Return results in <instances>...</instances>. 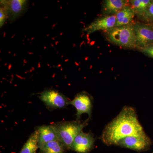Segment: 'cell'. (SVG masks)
Segmentation results:
<instances>
[{
    "label": "cell",
    "instance_id": "48",
    "mask_svg": "<svg viewBox=\"0 0 153 153\" xmlns=\"http://www.w3.org/2000/svg\"><path fill=\"white\" fill-rule=\"evenodd\" d=\"M8 53H9V54H11V52H10V51H9V52H8Z\"/></svg>",
    "mask_w": 153,
    "mask_h": 153
},
{
    "label": "cell",
    "instance_id": "36",
    "mask_svg": "<svg viewBox=\"0 0 153 153\" xmlns=\"http://www.w3.org/2000/svg\"><path fill=\"white\" fill-rule=\"evenodd\" d=\"M32 68V69H33V71H34V70H35V68H34V67H33H33H32V68Z\"/></svg>",
    "mask_w": 153,
    "mask_h": 153
},
{
    "label": "cell",
    "instance_id": "32",
    "mask_svg": "<svg viewBox=\"0 0 153 153\" xmlns=\"http://www.w3.org/2000/svg\"><path fill=\"white\" fill-rule=\"evenodd\" d=\"M35 39V38L34 37H33L32 38H31V41H33L34 40V39Z\"/></svg>",
    "mask_w": 153,
    "mask_h": 153
},
{
    "label": "cell",
    "instance_id": "19",
    "mask_svg": "<svg viewBox=\"0 0 153 153\" xmlns=\"http://www.w3.org/2000/svg\"><path fill=\"white\" fill-rule=\"evenodd\" d=\"M7 18H8L7 12L4 7H1L0 9V27H2Z\"/></svg>",
    "mask_w": 153,
    "mask_h": 153
},
{
    "label": "cell",
    "instance_id": "26",
    "mask_svg": "<svg viewBox=\"0 0 153 153\" xmlns=\"http://www.w3.org/2000/svg\"><path fill=\"white\" fill-rule=\"evenodd\" d=\"M6 33L5 32H4V36H3V37H4V38H5V37H6Z\"/></svg>",
    "mask_w": 153,
    "mask_h": 153
},
{
    "label": "cell",
    "instance_id": "29",
    "mask_svg": "<svg viewBox=\"0 0 153 153\" xmlns=\"http://www.w3.org/2000/svg\"><path fill=\"white\" fill-rule=\"evenodd\" d=\"M63 32H62V33H60V36H63Z\"/></svg>",
    "mask_w": 153,
    "mask_h": 153
},
{
    "label": "cell",
    "instance_id": "56",
    "mask_svg": "<svg viewBox=\"0 0 153 153\" xmlns=\"http://www.w3.org/2000/svg\"><path fill=\"white\" fill-rule=\"evenodd\" d=\"M23 42H24V41H25V39H24H24H23Z\"/></svg>",
    "mask_w": 153,
    "mask_h": 153
},
{
    "label": "cell",
    "instance_id": "25",
    "mask_svg": "<svg viewBox=\"0 0 153 153\" xmlns=\"http://www.w3.org/2000/svg\"><path fill=\"white\" fill-rule=\"evenodd\" d=\"M58 43H59V41H56V42H55V45H56V46H57V44H58Z\"/></svg>",
    "mask_w": 153,
    "mask_h": 153
},
{
    "label": "cell",
    "instance_id": "41",
    "mask_svg": "<svg viewBox=\"0 0 153 153\" xmlns=\"http://www.w3.org/2000/svg\"><path fill=\"white\" fill-rule=\"evenodd\" d=\"M47 47H46V46H45V47H44V49H47Z\"/></svg>",
    "mask_w": 153,
    "mask_h": 153
},
{
    "label": "cell",
    "instance_id": "51",
    "mask_svg": "<svg viewBox=\"0 0 153 153\" xmlns=\"http://www.w3.org/2000/svg\"><path fill=\"white\" fill-rule=\"evenodd\" d=\"M57 2L60 3V1H59V0H58V1H57Z\"/></svg>",
    "mask_w": 153,
    "mask_h": 153
},
{
    "label": "cell",
    "instance_id": "45",
    "mask_svg": "<svg viewBox=\"0 0 153 153\" xmlns=\"http://www.w3.org/2000/svg\"><path fill=\"white\" fill-rule=\"evenodd\" d=\"M33 7H34V6H35V4H34V2H33Z\"/></svg>",
    "mask_w": 153,
    "mask_h": 153
},
{
    "label": "cell",
    "instance_id": "61",
    "mask_svg": "<svg viewBox=\"0 0 153 153\" xmlns=\"http://www.w3.org/2000/svg\"><path fill=\"white\" fill-rule=\"evenodd\" d=\"M30 44H32V42H30Z\"/></svg>",
    "mask_w": 153,
    "mask_h": 153
},
{
    "label": "cell",
    "instance_id": "1",
    "mask_svg": "<svg viewBox=\"0 0 153 153\" xmlns=\"http://www.w3.org/2000/svg\"><path fill=\"white\" fill-rule=\"evenodd\" d=\"M144 133L135 110L131 107L125 106L105 127L101 139L107 146H117L120 140L126 137Z\"/></svg>",
    "mask_w": 153,
    "mask_h": 153
},
{
    "label": "cell",
    "instance_id": "14",
    "mask_svg": "<svg viewBox=\"0 0 153 153\" xmlns=\"http://www.w3.org/2000/svg\"><path fill=\"white\" fill-rule=\"evenodd\" d=\"M38 140H39V132L36 129L34 132L30 135L27 140V141L20 153H37L38 149Z\"/></svg>",
    "mask_w": 153,
    "mask_h": 153
},
{
    "label": "cell",
    "instance_id": "60",
    "mask_svg": "<svg viewBox=\"0 0 153 153\" xmlns=\"http://www.w3.org/2000/svg\"><path fill=\"white\" fill-rule=\"evenodd\" d=\"M53 67H55V65H53Z\"/></svg>",
    "mask_w": 153,
    "mask_h": 153
},
{
    "label": "cell",
    "instance_id": "20",
    "mask_svg": "<svg viewBox=\"0 0 153 153\" xmlns=\"http://www.w3.org/2000/svg\"><path fill=\"white\" fill-rule=\"evenodd\" d=\"M12 68V63H10V64H9L8 67V68L9 70H10L11 68Z\"/></svg>",
    "mask_w": 153,
    "mask_h": 153
},
{
    "label": "cell",
    "instance_id": "16",
    "mask_svg": "<svg viewBox=\"0 0 153 153\" xmlns=\"http://www.w3.org/2000/svg\"><path fill=\"white\" fill-rule=\"evenodd\" d=\"M129 1L135 13L140 18L144 14L152 0H131Z\"/></svg>",
    "mask_w": 153,
    "mask_h": 153
},
{
    "label": "cell",
    "instance_id": "24",
    "mask_svg": "<svg viewBox=\"0 0 153 153\" xmlns=\"http://www.w3.org/2000/svg\"><path fill=\"white\" fill-rule=\"evenodd\" d=\"M15 36H16V34H14V35L11 37V39H13V38H14V37H15Z\"/></svg>",
    "mask_w": 153,
    "mask_h": 153
},
{
    "label": "cell",
    "instance_id": "42",
    "mask_svg": "<svg viewBox=\"0 0 153 153\" xmlns=\"http://www.w3.org/2000/svg\"><path fill=\"white\" fill-rule=\"evenodd\" d=\"M60 8L61 10H62V9H63V8H62V7H61V6H60Z\"/></svg>",
    "mask_w": 153,
    "mask_h": 153
},
{
    "label": "cell",
    "instance_id": "13",
    "mask_svg": "<svg viewBox=\"0 0 153 153\" xmlns=\"http://www.w3.org/2000/svg\"><path fill=\"white\" fill-rule=\"evenodd\" d=\"M131 7L127 6L116 15V21L115 27L125 26L131 24L136 15Z\"/></svg>",
    "mask_w": 153,
    "mask_h": 153
},
{
    "label": "cell",
    "instance_id": "8",
    "mask_svg": "<svg viewBox=\"0 0 153 153\" xmlns=\"http://www.w3.org/2000/svg\"><path fill=\"white\" fill-rule=\"evenodd\" d=\"M95 139L91 132L80 133L74 139L71 150L78 153H88L93 148Z\"/></svg>",
    "mask_w": 153,
    "mask_h": 153
},
{
    "label": "cell",
    "instance_id": "9",
    "mask_svg": "<svg viewBox=\"0 0 153 153\" xmlns=\"http://www.w3.org/2000/svg\"><path fill=\"white\" fill-rule=\"evenodd\" d=\"M116 21V15L100 17L96 19L83 30L87 32L88 35L99 30L106 31L114 27Z\"/></svg>",
    "mask_w": 153,
    "mask_h": 153
},
{
    "label": "cell",
    "instance_id": "5",
    "mask_svg": "<svg viewBox=\"0 0 153 153\" xmlns=\"http://www.w3.org/2000/svg\"><path fill=\"white\" fill-rule=\"evenodd\" d=\"M39 98L50 109L64 108L70 103V101L65 95L57 91L51 89L41 92Z\"/></svg>",
    "mask_w": 153,
    "mask_h": 153
},
{
    "label": "cell",
    "instance_id": "49",
    "mask_svg": "<svg viewBox=\"0 0 153 153\" xmlns=\"http://www.w3.org/2000/svg\"><path fill=\"white\" fill-rule=\"evenodd\" d=\"M58 36H56V37H54L55 38H58Z\"/></svg>",
    "mask_w": 153,
    "mask_h": 153
},
{
    "label": "cell",
    "instance_id": "53",
    "mask_svg": "<svg viewBox=\"0 0 153 153\" xmlns=\"http://www.w3.org/2000/svg\"><path fill=\"white\" fill-rule=\"evenodd\" d=\"M55 74H54V75H53V76H52V77H54V76H55Z\"/></svg>",
    "mask_w": 153,
    "mask_h": 153
},
{
    "label": "cell",
    "instance_id": "22",
    "mask_svg": "<svg viewBox=\"0 0 153 153\" xmlns=\"http://www.w3.org/2000/svg\"><path fill=\"white\" fill-rule=\"evenodd\" d=\"M41 63H40V62H38V68H41Z\"/></svg>",
    "mask_w": 153,
    "mask_h": 153
},
{
    "label": "cell",
    "instance_id": "43",
    "mask_svg": "<svg viewBox=\"0 0 153 153\" xmlns=\"http://www.w3.org/2000/svg\"><path fill=\"white\" fill-rule=\"evenodd\" d=\"M47 66H49H49H50V65H49V63H47Z\"/></svg>",
    "mask_w": 153,
    "mask_h": 153
},
{
    "label": "cell",
    "instance_id": "54",
    "mask_svg": "<svg viewBox=\"0 0 153 153\" xmlns=\"http://www.w3.org/2000/svg\"><path fill=\"white\" fill-rule=\"evenodd\" d=\"M2 58H1V60H0V61H2Z\"/></svg>",
    "mask_w": 153,
    "mask_h": 153
},
{
    "label": "cell",
    "instance_id": "52",
    "mask_svg": "<svg viewBox=\"0 0 153 153\" xmlns=\"http://www.w3.org/2000/svg\"><path fill=\"white\" fill-rule=\"evenodd\" d=\"M49 68H52V66H49Z\"/></svg>",
    "mask_w": 153,
    "mask_h": 153
},
{
    "label": "cell",
    "instance_id": "3",
    "mask_svg": "<svg viewBox=\"0 0 153 153\" xmlns=\"http://www.w3.org/2000/svg\"><path fill=\"white\" fill-rule=\"evenodd\" d=\"M107 40L110 43L125 49L137 48L134 25L114 27L105 31Z\"/></svg>",
    "mask_w": 153,
    "mask_h": 153
},
{
    "label": "cell",
    "instance_id": "40",
    "mask_svg": "<svg viewBox=\"0 0 153 153\" xmlns=\"http://www.w3.org/2000/svg\"><path fill=\"white\" fill-rule=\"evenodd\" d=\"M60 69H61V71H63V68L62 67H60Z\"/></svg>",
    "mask_w": 153,
    "mask_h": 153
},
{
    "label": "cell",
    "instance_id": "47",
    "mask_svg": "<svg viewBox=\"0 0 153 153\" xmlns=\"http://www.w3.org/2000/svg\"><path fill=\"white\" fill-rule=\"evenodd\" d=\"M39 56H40V58H41H41H42V56H41V55H40Z\"/></svg>",
    "mask_w": 153,
    "mask_h": 153
},
{
    "label": "cell",
    "instance_id": "39",
    "mask_svg": "<svg viewBox=\"0 0 153 153\" xmlns=\"http://www.w3.org/2000/svg\"><path fill=\"white\" fill-rule=\"evenodd\" d=\"M7 65H8V63H5L4 64V66H7Z\"/></svg>",
    "mask_w": 153,
    "mask_h": 153
},
{
    "label": "cell",
    "instance_id": "57",
    "mask_svg": "<svg viewBox=\"0 0 153 153\" xmlns=\"http://www.w3.org/2000/svg\"><path fill=\"white\" fill-rule=\"evenodd\" d=\"M27 71H25V74H27Z\"/></svg>",
    "mask_w": 153,
    "mask_h": 153
},
{
    "label": "cell",
    "instance_id": "31",
    "mask_svg": "<svg viewBox=\"0 0 153 153\" xmlns=\"http://www.w3.org/2000/svg\"><path fill=\"white\" fill-rule=\"evenodd\" d=\"M44 19H48L49 18V17L48 16H45L44 17Z\"/></svg>",
    "mask_w": 153,
    "mask_h": 153
},
{
    "label": "cell",
    "instance_id": "34",
    "mask_svg": "<svg viewBox=\"0 0 153 153\" xmlns=\"http://www.w3.org/2000/svg\"><path fill=\"white\" fill-rule=\"evenodd\" d=\"M69 60H68V59H66V60H65V62H67V61H68Z\"/></svg>",
    "mask_w": 153,
    "mask_h": 153
},
{
    "label": "cell",
    "instance_id": "15",
    "mask_svg": "<svg viewBox=\"0 0 153 153\" xmlns=\"http://www.w3.org/2000/svg\"><path fill=\"white\" fill-rule=\"evenodd\" d=\"M39 153H64L66 147L59 140L47 143L39 148Z\"/></svg>",
    "mask_w": 153,
    "mask_h": 153
},
{
    "label": "cell",
    "instance_id": "59",
    "mask_svg": "<svg viewBox=\"0 0 153 153\" xmlns=\"http://www.w3.org/2000/svg\"><path fill=\"white\" fill-rule=\"evenodd\" d=\"M25 66V64H23V66Z\"/></svg>",
    "mask_w": 153,
    "mask_h": 153
},
{
    "label": "cell",
    "instance_id": "7",
    "mask_svg": "<svg viewBox=\"0 0 153 153\" xmlns=\"http://www.w3.org/2000/svg\"><path fill=\"white\" fill-rule=\"evenodd\" d=\"M69 104L73 105L76 110V120H79L83 114H87L89 118H91L92 100L87 93L82 92L76 94Z\"/></svg>",
    "mask_w": 153,
    "mask_h": 153
},
{
    "label": "cell",
    "instance_id": "38",
    "mask_svg": "<svg viewBox=\"0 0 153 153\" xmlns=\"http://www.w3.org/2000/svg\"><path fill=\"white\" fill-rule=\"evenodd\" d=\"M16 53H14L13 56L14 57H16Z\"/></svg>",
    "mask_w": 153,
    "mask_h": 153
},
{
    "label": "cell",
    "instance_id": "17",
    "mask_svg": "<svg viewBox=\"0 0 153 153\" xmlns=\"http://www.w3.org/2000/svg\"><path fill=\"white\" fill-rule=\"evenodd\" d=\"M140 18L147 24H153V0Z\"/></svg>",
    "mask_w": 153,
    "mask_h": 153
},
{
    "label": "cell",
    "instance_id": "12",
    "mask_svg": "<svg viewBox=\"0 0 153 153\" xmlns=\"http://www.w3.org/2000/svg\"><path fill=\"white\" fill-rule=\"evenodd\" d=\"M129 1L126 0H105L102 5V10L106 16L116 15L126 6Z\"/></svg>",
    "mask_w": 153,
    "mask_h": 153
},
{
    "label": "cell",
    "instance_id": "35",
    "mask_svg": "<svg viewBox=\"0 0 153 153\" xmlns=\"http://www.w3.org/2000/svg\"><path fill=\"white\" fill-rule=\"evenodd\" d=\"M26 61H27V60H26V59H24V60H23V62H24V63H25Z\"/></svg>",
    "mask_w": 153,
    "mask_h": 153
},
{
    "label": "cell",
    "instance_id": "46",
    "mask_svg": "<svg viewBox=\"0 0 153 153\" xmlns=\"http://www.w3.org/2000/svg\"><path fill=\"white\" fill-rule=\"evenodd\" d=\"M49 34H47V37H49Z\"/></svg>",
    "mask_w": 153,
    "mask_h": 153
},
{
    "label": "cell",
    "instance_id": "23",
    "mask_svg": "<svg viewBox=\"0 0 153 153\" xmlns=\"http://www.w3.org/2000/svg\"><path fill=\"white\" fill-rule=\"evenodd\" d=\"M28 54H29V55H33L34 54V53L32 52H28Z\"/></svg>",
    "mask_w": 153,
    "mask_h": 153
},
{
    "label": "cell",
    "instance_id": "50",
    "mask_svg": "<svg viewBox=\"0 0 153 153\" xmlns=\"http://www.w3.org/2000/svg\"><path fill=\"white\" fill-rule=\"evenodd\" d=\"M58 53H59V52H57V53H56V54H58Z\"/></svg>",
    "mask_w": 153,
    "mask_h": 153
},
{
    "label": "cell",
    "instance_id": "63",
    "mask_svg": "<svg viewBox=\"0 0 153 153\" xmlns=\"http://www.w3.org/2000/svg\"></svg>",
    "mask_w": 153,
    "mask_h": 153
},
{
    "label": "cell",
    "instance_id": "18",
    "mask_svg": "<svg viewBox=\"0 0 153 153\" xmlns=\"http://www.w3.org/2000/svg\"><path fill=\"white\" fill-rule=\"evenodd\" d=\"M138 49L145 55L153 58V44L143 48H138Z\"/></svg>",
    "mask_w": 153,
    "mask_h": 153
},
{
    "label": "cell",
    "instance_id": "28",
    "mask_svg": "<svg viewBox=\"0 0 153 153\" xmlns=\"http://www.w3.org/2000/svg\"><path fill=\"white\" fill-rule=\"evenodd\" d=\"M61 67V65L60 64H58V66H57V67Z\"/></svg>",
    "mask_w": 153,
    "mask_h": 153
},
{
    "label": "cell",
    "instance_id": "6",
    "mask_svg": "<svg viewBox=\"0 0 153 153\" xmlns=\"http://www.w3.org/2000/svg\"><path fill=\"white\" fill-rule=\"evenodd\" d=\"M137 48L153 44V24L137 23L134 25Z\"/></svg>",
    "mask_w": 153,
    "mask_h": 153
},
{
    "label": "cell",
    "instance_id": "11",
    "mask_svg": "<svg viewBox=\"0 0 153 153\" xmlns=\"http://www.w3.org/2000/svg\"><path fill=\"white\" fill-rule=\"evenodd\" d=\"M36 129L38 130L39 132L38 143L39 149L47 143L58 140L56 132L52 125L40 126Z\"/></svg>",
    "mask_w": 153,
    "mask_h": 153
},
{
    "label": "cell",
    "instance_id": "33",
    "mask_svg": "<svg viewBox=\"0 0 153 153\" xmlns=\"http://www.w3.org/2000/svg\"><path fill=\"white\" fill-rule=\"evenodd\" d=\"M51 39H52V40H53V41H55V38H51Z\"/></svg>",
    "mask_w": 153,
    "mask_h": 153
},
{
    "label": "cell",
    "instance_id": "37",
    "mask_svg": "<svg viewBox=\"0 0 153 153\" xmlns=\"http://www.w3.org/2000/svg\"><path fill=\"white\" fill-rule=\"evenodd\" d=\"M33 71V69H32V68H31V69H30V72H32V71Z\"/></svg>",
    "mask_w": 153,
    "mask_h": 153
},
{
    "label": "cell",
    "instance_id": "21",
    "mask_svg": "<svg viewBox=\"0 0 153 153\" xmlns=\"http://www.w3.org/2000/svg\"><path fill=\"white\" fill-rule=\"evenodd\" d=\"M56 25H57V24H56V23H55V24H53V25H52V30H53V29H54V27H55V26H56Z\"/></svg>",
    "mask_w": 153,
    "mask_h": 153
},
{
    "label": "cell",
    "instance_id": "55",
    "mask_svg": "<svg viewBox=\"0 0 153 153\" xmlns=\"http://www.w3.org/2000/svg\"><path fill=\"white\" fill-rule=\"evenodd\" d=\"M27 37V35H25V38H26V37Z\"/></svg>",
    "mask_w": 153,
    "mask_h": 153
},
{
    "label": "cell",
    "instance_id": "4",
    "mask_svg": "<svg viewBox=\"0 0 153 153\" xmlns=\"http://www.w3.org/2000/svg\"><path fill=\"white\" fill-rule=\"evenodd\" d=\"M152 144V141L145 132L137 135L126 137L120 140L117 146L142 152L148 150Z\"/></svg>",
    "mask_w": 153,
    "mask_h": 153
},
{
    "label": "cell",
    "instance_id": "2",
    "mask_svg": "<svg viewBox=\"0 0 153 153\" xmlns=\"http://www.w3.org/2000/svg\"><path fill=\"white\" fill-rule=\"evenodd\" d=\"M89 119L83 122L76 120L71 121H63L52 124V125L58 140L64 145L67 149L70 150L74 139L87 125Z\"/></svg>",
    "mask_w": 153,
    "mask_h": 153
},
{
    "label": "cell",
    "instance_id": "27",
    "mask_svg": "<svg viewBox=\"0 0 153 153\" xmlns=\"http://www.w3.org/2000/svg\"><path fill=\"white\" fill-rule=\"evenodd\" d=\"M16 76H17V77H19V78H21V79H23V77H21V76H19V75H17L16 74Z\"/></svg>",
    "mask_w": 153,
    "mask_h": 153
},
{
    "label": "cell",
    "instance_id": "10",
    "mask_svg": "<svg viewBox=\"0 0 153 153\" xmlns=\"http://www.w3.org/2000/svg\"><path fill=\"white\" fill-rule=\"evenodd\" d=\"M27 1L25 0L1 1V4H2L4 6L8 18L10 16L13 19L22 15L27 5Z\"/></svg>",
    "mask_w": 153,
    "mask_h": 153
},
{
    "label": "cell",
    "instance_id": "44",
    "mask_svg": "<svg viewBox=\"0 0 153 153\" xmlns=\"http://www.w3.org/2000/svg\"><path fill=\"white\" fill-rule=\"evenodd\" d=\"M63 57H64V56H63V55H62V56H61V58H63Z\"/></svg>",
    "mask_w": 153,
    "mask_h": 153
},
{
    "label": "cell",
    "instance_id": "58",
    "mask_svg": "<svg viewBox=\"0 0 153 153\" xmlns=\"http://www.w3.org/2000/svg\"><path fill=\"white\" fill-rule=\"evenodd\" d=\"M30 39H27V41H30Z\"/></svg>",
    "mask_w": 153,
    "mask_h": 153
},
{
    "label": "cell",
    "instance_id": "62",
    "mask_svg": "<svg viewBox=\"0 0 153 153\" xmlns=\"http://www.w3.org/2000/svg\"><path fill=\"white\" fill-rule=\"evenodd\" d=\"M152 153H153V152Z\"/></svg>",
    "mask_w": 153,
    "mask_h": 153
},
{
    "label": "cell",
    "instance_id": "30",
    "mask_svg": "<svg viewBox=\"0 0 153 153\" xmlns=\"http://www.w3.org/2000/svg\"><path fill=\"white\" fill-rule=\"evenodd\" d=\"M50 45H51V46H52V47H54V45H53V44H52V43H51V44H50Z\"/></svg>",
    "mask_w": 153,
    "mask_h": 153
}]
</instances>
